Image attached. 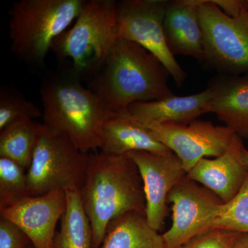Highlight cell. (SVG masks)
Wrapping results in <instances>:
<instances>
[{
    "instance_id": "cell-1",
    "label": "cell",
    "mask_w": 248,
    "mask_h": 248,
    "mask_svg": "<svg viewBox=\"0 0 248 248\" xmlns=\"http://www.w3.org/2000/svg\"><path fill=\"white\" fill-rule=\"evenodd\" d=\"M40 93L46 128L66 137L83 153L101 151L103 126L115 112L85 87L79 76L63 68L42 81Z\"/></svg>"
},
{
    "instance_id": "cell-2",
    "label": "cell",
    "mask_w": 248,
    "mask_h": 248,
    "mask_svg": "<svg viewBox=\"0 0 248 248\" xmlns=\"http://www.w3.org/2000/svg\"><path fill=\"white\" fill-rule=\"evenodd\" d=\"M79 192L92 227V248H101L112 220L129 212L146 213L143 181L138 166L128 155L90 153Z\"/></svg>"
},
{
    "instance_id": "cell-3",
    "label": "cell",
    "mask_w": 248,
    "mask_h": 248,
    "mask_svg": "<svg viewBox=\"0 0 248 248\" xmlns=\"http://www.w3.org/2000/svg\"><path fill=\"white\" fill-rule=\"evenodd\" d=\"M170 77L153 54L135 42L118 39L100 69L88 80V88L117 112L135 103L174 95Z\"/></svg>"
},
{
    "instance_id": "cell-4",
    "label": "cell",
    "mask_w": 248,
    "mask_h": 248,
    "mask_svg": "<svg viewBox=\"0 0 248 248\" xmlns=\"http://www.w3.org/2000/svg\"><path fill=\"white\" fill-rule=\"evenodd\" d=\"M117 1L84 0L74 25L58 36L51 51L81 80H89L104 64L117 39Z\"/></svg>"
},
{
    "instance_id": "cell-5",
    "label": "cell",
    "mask_w": 248,
    "mask_h": 248,
    "mask_svg": "<svg viewBox=\"0 0 248 248\" xmlns=\"http://www.w3.org/2000/svg\"><path fill=\"white\" fill-rule=\"evenodd\" d=\"M84 0H20L9 11L13 53L29 66H41L54 41L81 12Z\"/></svg>"
},
{
    "instance_id": "cell-6",
    "label": "cell",
    "mask_w": 248,
    "mask_h": 248,
    "mask_svg": "<svg viewBox=\"0 0 248 248\" xmlns=\"http://www.w3.org/2000/svg\"><path fill=\"white\" fill-rule=\"evenodd\" d=\"M203 35L201 63L218 75L248 73V11L227 16L212 0H195Z\"/></svg>"
},
{
    "instance_id": "cell-7",
    "label": "cell",
    "mask_w": 248,
    "mask_h": 248,
    "mask_svg": "<svg viewBox=\"0 0 248 248\" xmlns=\"http://www.w3.org/2000/svg\"><path fill=\"white\" fill-rule=\"evenodd\" d=\"M88 161L89 154L83 153L66 137L54 133L42 124L27 170L31 196L55 190H81Z\"/></svg>"
},
{
    "instance_id": "cell-8",
    "label": "cell",
    "mask_w": 248,
    "mask_h": 248,
    "mask_svg": "<svg viewBox=\"0 0 248 248\" xmlns=\"http://www.w3.org/2000/svg\"><path fill=\"white\" fill-rule=\"evenodd\" d=\"M168 2L169 0L117 1V39L135 42L153 54L180 87L187 75L170 52L165 40L164 20Z\"/></svg>"
},
{
    "instance_id": "cell-9",
    "label": "cell",
    "mask_w": 248,
    "mask_h": 248,
    "mask_svg": "<svg viewBox=\"0 0 248 248\" xmlns=\"http://www.w3.org/2000/svg\"><path fill=\"white\" fill-rule=\"evenodd\" d=\"M172 223L162 234L166 248H179L189 240L213 229L223 201L187 176L169 192Z\"/></svg>"
},
{
    "instance_id": "cell-10",
    "label": "cell",
    "mask_w": 248,
    "mask_h": 248,
    "mask_svg": "<svg viewBox=\"0 0 248 248\" xmlns=\"http://www.w3.org/2000/svg\"><path fill=\"white\" fill-rule=\"evenodd\" d=\"M145 128L156 141L177 155L187 173L203 158L225 154L236 135L226 125L199 120L188 124L165 123Z\"/></svg>"
},
{
    "instance_id": "cell-11",
    "label": "cell",
    "mask_w": 248,
    "mask_h": 248,
    "mask_svg": "<svg viewBox=\"0 0 248 248\" xmlns=\"http://www.w3.org/2000/svg\"><path fill=\"white\" fill-rule=\"evenodd\" d=\"M138 166L144 189L148 224L159 232L169 215V192L187 176L180 159L170 150L162 153L133 151L127 154Z\"/></svg>"
},
{
    "instance_id": "cell-12",
    "label": "cell",
    "mask_w": 248,
    "mask_h": 248,
    "mask_svg": "<svg viewBox=\"0 0 248 248\" xmlns=\"http://www.w3.org/2000/svg\"><path fill=\"white\" fill-rule=\"evenodd\" d=\"M66 205V192L31 196L0 210V217L17 225L35 248H53L56 226Z\"/></svg>"
},
{
    "instance_id": "cell-13",
    "label": "cell",
    "mask_w": 248,
    "mask_h": 248,
    "mask_svg": "<svg viewBox=\"0 0 248 248\" xmlns=\"http://www.w3.org/2000/svg\"><path fill=\"white\" fill-rule=\"evenodd\" d=\"M242 140L235 135L225 154L209 159L203 158L187 173V177L200 183L228 203L237 195L247 177L248 169L242 159Z\"/></svg>"
},
{
    "instance_id": "cell-14",
    "label": "cell",
    "mask_w": 248,
    "mask_h": 248,
    "mask_svg": "<svg viewBox=\"0 0 248 248\" xmlns=\"http://www.w3.org/2000/svg\"><path fill=\"white\" fill-rule=\"evenodd\" d=\"M211 98L206 106L241 138H248V73L217 75L208 81Z\"/></svg>"
},
{
    "instance_id": "cell-15",
    "label": "cell",
    "mask_w": 248,
    "mask_h": 248,
    "mask_svg": "<svg viewBox=\"0 0 248 248\" xmlns=\"http://www.w3.org/2000/svg\"><path fill=\"white\" fill-rule=\"evenodd\" d=\"M164 33L166 45L173 56L192 57L202 63L203 35L195 0L169 1Z\"/></svg>"
},
{
    "instance_id": "cell-16",
    "label": "cell",
    "mask_w": 248,
    "mask_h": 248,
    "mask_svg": "<svg viewBox=\"0 0 248 248\" xmlns=\"http://www.w3.org/2000/svg\"><path fill=\"white\" fill-rule=\"evenodd\" d=\"M211 98V91L206 88L202 92L188 96H177L137 102L128 108L134 120L144 127L156 124H188L208 113L206 106Z\"/></svg>"
},
{
    "instance_id": "cell-17",
    "label": "cell",
    "mask_w": 248,
    "mask_h": 248,
    "mask_svg": "<svg viewBox=\"0 0 248 248\" xmlns=\"http://www.w3.org/2000/svg\"><path fill=\"white\" fill-rule=\"evenodd\" d=\"M169 150L134 120L127 110L115 112L103 126L101 151L106 154L122 156L133 151L162 153Z\"/></svg>"
},
{
    "instance_id": "cell-18",
    "label": "cell",
    "mask_w": 248,
    "mask_h": 248,
    "mask_svg": "<svg viewBox=\"0 0 248 248\" xmlns=\"http://www.w3.org/2000/svg\"><path fill=\"white\" fill-rule=\"evenodd\" d=\"M100 248H166L162 235L150 226L146 213L129 212L109 223Z\"/></svg>"
},
{
    "instance_id": "cell-19",
    "label": "cell",
    "mask_w": 248,
    "mask_h": 248,
    "mask_svg": "<svg viewBox=\"0 0 248 248\" xmlns=\"http://www.w3.org/2000/svg\"><path fill=\"white\" fill-rule=\"evenodd\" d=\"M66 205L53 248H92L93 230L79 191L67 190Z\"/></svg>"
},
{
    "instance_id": "cell-20",
    "label": "cell",
    "mask_w": 248,
    "mask_h": 248,
    "mask_svg": "<svg viewBox=\"0 0 248 248\" xmlns=\"http://www.w3.org/2000/svg\"><path fill=\"white\" fill-rule=\"evenodd\" d=\"M42 126L33 120H21L0 130V156L13 160L28 170Z\"/></svg>"
},
{
    "instance_id": "cell-21",
    "label": "cell",
    "mask_w": 248,
    "mask_h": 248,
    "mask_svg": "<svg viewBox=\"0 0 248 248\" xmlns=\"http://www.w3.org/2000/svg\"><path fill=\"white\" fill-rule=\"evenodd\" d=\"M26 170L13 160L0 156V210L31 197Z\"/></svg>"
},
{
    "instance_id": "cell-22",
    "label": "cell",
    "mask_w": 248,
    "mask_h": 248,
    "mask_svg": "<svg viewBox=\"0 0 248 248\" xmlns=\"http://www.w3.org/2000/svg\"><path fill=\"white\" fill-rule=\"evenodd\" d=\"M42 117V112L33 103L28 100L22 93L13 88L0 90V130L9 124L21 120Z\"/></svg>"
},
{
    "instance_id": "cell-23",
    "label": "cell",
    "mask_w": 248,
    "mask_h": 248,
    "mask_svg": "<svg viewBox=\"0 0 248 248\" xmlns=\"http://www.w3.org/2000/svg\"><path fill=\"white\" fill-rule=\"evenodd\" d=\"M213 228L248 234V173L237 195L220 206Z\"/></svg>"
},
{
    "instance_id": "cell-24",
    "label": "cell",
    "mask_w": 248,
    "mask_h": 248,
    "mask_svg": "<svg viewBox=\"0 0 248 248\" xmlns=\"http://www.w3.org/2000/svg\"><path fill=\"white\" fill-rule=\"evenodd\" d=\"M242 233L213 228L182 245L179 248H233Z\"/></svg>"
},
{
    "instance_id": "cell-25",
    "label": "cell",
    "mask_w": 248,
    "mask_h": 248,
    "mask_svg": "<svg viewBox=\"0 0 248 248\" xmlns=\"http://www.w3.org/2000/svg\"><path fill=\"white\" fill-rule=\"evenodd\" d=\"M30 239L12 221L0 217V248H27Z\"/></svg>"
},
{
    "instance_id": "cell-26",
    "label": "cell",
    "mask_w": 248,
    "mask_h": 248,
    "mask_svg": "<svg viewBox=\"0 0 248 248\" xmlns=\"http://www.w3.org/2000/svg\"><path fill=\"white\" fill-rule=\"evenodd\" d=\"M233 248H248V234H242Z\"/></svg>"
},
{
    "instance_id": "cell-27",
    "label": "cell",
    "mask_w": 248,
    "mask_h": 248,
    "mask_svg": "<svg viewBox=\"0 0 248 248\" xmlns=\"http://www.w3.org/2000/svg\"><path fill=\"white\" fill-rule=\"evenodd\" d=\"M242 159L246 167L248 169V150L244 147L242 151Z\"/></svg>"
},
{
    "instance_id": "cell-28",
    "label": "cell",
    "mask_w": 248,
    "mask_h": 248,
    "mask_svg": "<svg viewBox=\"0 0 248 248\" xmlns=\"http://www.w3.org/2000/svg\"><path fill=\"white\" fill-rule=\"evenodd\" d=\"M27 248H35V247H34V246H32V244H31L30 245H29V246H28Z\"/></svg>"
}]
</instances>
